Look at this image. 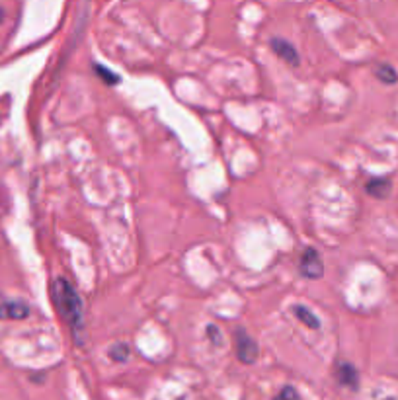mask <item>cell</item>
<instances>
[{
  "mask_svg": "<svg viewBox=\"0 0 398 400\" xmlns=\"http://www.w3.org/2000/svg\"><path fill=\"white\" fill-rule=\"evenodd\" d=\"M0 22H2V8H0Z\"/></svg>",
  "mask_w": 398,
  "mask_h": 400,
  "instance_id": "cell-14",
  "label": "cell"
},
{
  "mask_svg": "<svg viewBox=\"0 0 398 400\" xmlns=\"http://www.w3.org/2000/svg\"><path fill=\"white\" fill-rule=\"evenodd\" d=\"M109 357H111L113 362H127V357H129V346H127L125 342L113 344V346L109 348Z\"/></svg>",
  "mask_w": 398,
  "mask_h": 400,
  "instance_id": "cell-10",
  "label": "cell"
},
{
  "mask_svg": "<svg viewBox=\"0 0 398 400\" xmlns=\"http://www.w3.org/2000/svg\"><path fill=\"white\" fill-rule=\"evenodd\" d=\"M94 71H96V73L102 76V80H104V82H108V85H118V82H120V76H118V74L111 73V71H108V69H104V67H100V65L94 67Z\"/></svg>",
  "mask_w": 398,
  "mask_h": 400,
  "instance_id": "cell-11",
  "label": "cell"
},
{
  "mask_svg": "<svg viewBox=\"0 0 398 400\" xmlns=\"http://www.w3.org/2000/svg\"><path fill=\"white\" fill-rule=\"evenodd\" d=\"M207 334H209V338H211V342H213L215 346H221V344H223V336H221V328L219 326L209 324V326H207Z\"/></svg>",
  "mask_w": 398,
  "mask_h": 400,
  "instance_id": "cell-13",
  "label": "cell"
},
{
  "mask_svg": "<svg viewBox=\"0 0 398 400\" xmlns=\"http://www.w3.org/2000/svg\"><path fill=\"white\" fill-rule=\"evenodd\" d=\"M274 400H301V395L295 387H283Z\"/></svg>",
  "mask_w": 398,
  "mask_h": 400,
  "instance_id": "cell-12",
  "label": "cell"
},
{
  "mask_svg": "<svg viewBox=\"0 0 398 400\" xmlns=\"http://www.w3.org/2000/svg\"><path fill=\"white\" fill-rule=\"evenodd\" d=\"M269 45L274 49V53L281 57L285 63H289V65H299V53H297V49L293 43H289L287 39H283V37H274L272 41H269Z\"/></svg>",
  "mask_w": 398,
  "mask_h": 400,
  "instance_id": "cell-4",
  "label": "cell"
},
{
  "mask_svg": "<svg viewBox=\"0 0 398 400\" xmlns=\"http://www.w3.org/2000/svg\"><path fill=\"white\" fill-rule=\"evenodd\" d=\"M27 315H30V307L22 301L0 303V318H4V320H22Z\"/></svg>",
  "mask_w": 398,
  "mask_h": 400,
  "instance_id": "cell-6",
  "label": "cell"
},
{
  "mask_svg": "<svg viewBox=\"0 0 398 400\" xmlns=\"http://www.w3.org/2000/svg\"><path fill=\"white\" fill-rule=\"evenodd\" d=\"M299 269L305 278L316 279L320 278L324 274V266H322V260L318 252L314 248H305V252L301 256V264H299Z\"/></svg>",
  "mask_w": 398,
  "mask_h": 400,
  "instance_id": "cell-3",
  "label": "cell"
},
{
  "mask_svg": "<svg viewBox=\"0 0 398 400\" xmlns=\"http://www.w3.org/2000/svg\"><path fill=\"white\" fill-rule=\"evenodd\" d=\"M375 74H377V78H379L381 82H385V85H395L398 80L397 71H395L390 65H386V63L379 65V67L375 69Z\"/></svg>",
  "mask_w": 398,
  "mask_h": 400,
  "instance_id": "cell-9",
  "label": "cell"
},
{
  "mask_svg": "<svg viewBox=\"0 0 398 400\" xmlns=\"http://www.w3.org/2000/svg\"><path fill=\"white\" fill-rule=\"evenodd\" d=\"M293 315L297 316L302 324H307V326L313 328V330H318V328H320V318L314 315L311 309H307V307H302V304H295V307H293Z\"/></svg>",
  "mask_w": 398,
  "mask_h": 400,
  "instance_id": "cell-8",
  "label": "cell"
},
{
  "mask_svg": "<svg viewBox=\"0 0 398 400\" xmlns=\"http://www.w3.org/2000/svg\"><path fill=\"white\" fill-rule=\"evenodd\" d=\"M365 190H367V194L373 195L377 199H385L386 195L390 194V182L386 178H373L367 182Z\"/></svg>",
  "mask_w": 398,
  "mask_h": 400,
  "instance_id": "cell-7",
  "label": "cell"
},
{
  "mask_svg": "<svg viewBox=\"0 0 398 400\" xmlns=\"http://www.w3.org/2000/svg\"><path fill=\"white\" fill-rule=\"evenodd\" d=\"M234 338H236V355H239V359H241L242 364H254L260 350H258V344L254 342L252 336L248 332H244L242 328H239L234 332Z\"/></svg>",
  "mask_w": 398,
  "mask_h": 400,
  "instance_id": "cell-2",
  "label": "cell"
},
{
  "mask_svg": "<svg viewBox=\"0 0 398 400\" xmlns=\"http://www.w3.org/2000/svg\"><path fill=\"white\" fill-rule=\"evenodd\" d=\"M53 301L59 309L60 316L69 322L73 336L78 346L85 342V315H82V301L73 285L65 278L55 279L53 283Z\"/></svg>",
  "mask_w": 398,
  "mask_h": 400,
  "instance_id": "cell-1",
  "label": "cell"
},
{
  "mask_svg": "<svg viewBox=\"0 0 398 400\" xmlns=\"http://www.w3.org/2000/svg\"><path fill=\"white\" fill-rule=\"evenodd\" d=\"M336 381H338L342 387H348L351 390H355V388L360 387V373L348 362H340L336 365Z\"/></svg>",
  "mask_w": 398,
  "mask_h": 400,
  "instance_id": "cell-5",
  "label": "cell"
}]
</instances>
